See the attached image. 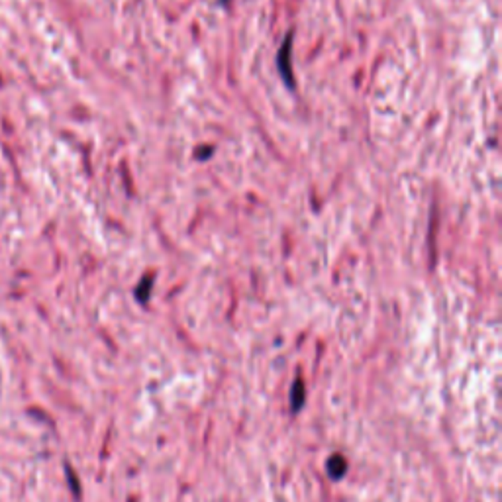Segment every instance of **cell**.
<instances>
[{"instance_id": "6da1fadb", "label": "cell", "mask_w": 502, "mask_h": 502, "mask_svg": "<svg viewBox=\"0 0 502 502\" xmlns=\"http://www.w3.org/2000/svg\"><path fill=\"white\" fill-rule=\"evenodd\" d=\"M328 473L334 477V479H340L342 475L345 473V461L344 457H340V455H334L332 459L328 461Z\"/></svg>"}]
</instances>
